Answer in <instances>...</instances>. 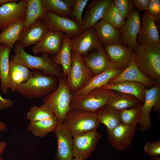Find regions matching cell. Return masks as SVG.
Wrapping results in <instances>:
<instances>
[{
  "instance_id": "ba28073f",
  "label": "cell",
  "mask_w": 160,
  "mask_h": 160,
  "mask_svg": "<svg viewBox=\"0 0 160 160\" xmlns=\"http://www.w3.org/2000/svg\"><path fill=\"white\" fill-rule=\"evenodd\" d=\"M152 109L154 111H160V83H156L151 87L145 90L144 101L137 122L141 132L145 131L151 125L150 113Z\"/></svg>"
},
{
  "instance_id": "f6af8a7d",
  "label": "cell",
  "mask_w": 160,
  "mask_h": 160,
  "mask_svg": "<svg viewBox=\"0 0 160 160\" xmlns=\"http://www.w3.org/2000/svg\"><path fill=\"white\" fill-rule=\"evenodd\" d=\"M6 128V125L4 122L0 121V132L4 131Z\"/></svg>"
},
{
  "instance_id": "1f68e13d",
  "label": "cell",
  "mask_w": 160,
  "mask_h": 160,
  "mask_svg": "<svg viewBox=\"0 0 160 160\" xmlns=\"http://www.w3.org/2000/svg\"><path fill=\"white\" fill-rule=\"evenodd\" d=\"M118 111L106 104L96 112L100 123L105 125L107 131H111L121 123Z\"/></svg>"
},
{
  "instance_id": "681fc988",
  "label": "cell",
  "mask_w": 160,
  "mask_h": 160,
  "mask_svg": "<svg viewBox=\"0 0 160 160\" xmlns=\"http://www.w3.org/2000/svg\"><path fill=\"white\" fill-rule=\"evenodd\" d=\"M73 160H79V159H75L73 158Z\"/></svg>"
},
{
  "instance_id": "f546056e",
  "label": "cell",
  "mask_w": 160,
  "mask_h": 160,
  "mask_svg": "<svg viewBox=\"0 0 160 160\" xmlns=\"http://www.w3.org/2000/svg\"><path fill=\"white\" fill-rule=\"evenodd\" d=\"M12 49L7 45L0 44V88L4 94L6 93L9 89L8 84L9 57Z\"/></svg>"
},
{
  "instance_id": "484cf974",
  "label": "cell",
  "mask_w": 160,
  "mask_h": 160,
  "mask_svg": "<svg viewBox=\"0 0 160 160\" xmlns=\"http://www.w3.org/2000/svg\"><path fill=\"white\" fill-rule=\"evenodd\" d=\"M123 70L109 68L94 75L82 89L73 95H85L93 89L101 88L108 83L111 79L118 75Z\"/></svg>"
},
{
  "instance_id": "6da1fadb",
  "label": "cell",
  "mask_w": 160,
  "mask_h": 160,
  "mask_svg": "<svg viewBox=\"0 0 160 160\" xmlns=\"http://www.w3.org/2000/svg\"><path fill=\"white\" fill-rule=\"evenodd\" d=\"M133 52L140 71L156 83H160V42L138 44Z\"/></svg>"
},
{
  "instance_id": "7a4b0ae2",
  "label": "cell",
  "mask_w": 160,
  "mask_h": 160,
  "mask_svg": "<svg viewBox=\"0 0 160 160\" xmlns=\"http://www.w3.org/2000/svg\"><path fill=\"white\" fill-rule=\"evenodd\" d=\"M32 71L31 77L17 89L16 91L18 94L25 98L30 99L44 97L56 89L58 85V78L38 70Z\"/></svg>"
},
{
  "instance_id": "8992f818",
  "label": "cell",
  "mask_w": 160,
  "mask_h": 160,
  "mask_svg": "<svg viewBox=\"0 0 160 160\" xmlns=\"http://www.w3.org/2000/svg\"><path fill=\"white\" fill-rule=\"evenodd\" d=\"M113 91L100 88L85 95H73L70 103L71 109L95 112L107 104Z\"/></svg>"
},
{
  "instance_id": "d4e9b609",
  "label": "cell",
  "mask_w": 160,
  "mask_h": 160,
  "mask_svg": "<svg viewBox=\"0 0 160 160\" xmlns=\"http://www.w3.org/2000/svg\"><path fill=\"white\" fill-rule=\"evenodd\" d=\"M33 72L21 64L10 60L8 73L9 89L14 92L21 84L26 81L32 76Z\"/></svg>"
},
{
  "instance_id": "cb8c5ba5",
  "label": "cell",
  "mask_w": 160,
  "mask_h": 160,
  "mask_svg": "<svg viewBox=\"0 0 160 160\" xmlns=\"http://www.w3.org/2000/svg\"><path fill=\"white\" fill-rule=\"evenodd\" d=\"M101 88L132 95L136 97L142 104L144 101L146 88L140 83L130 81H122L114 84L107 83Z\"/></svg>"
},
{
  "instance_id": "ac0fdd59",
  "label": "cell",
  "mask_w": 160,
  "mask_h": 160,
  "mask_svg": "<svg viewBox=\"0 0 160 160\" xmlns=\"http://www.w3.org/2000/svg\"><path fill=\"white\" fill-rule=\"evenodd\" d=\"M124 81H135L143 84L147 89L153 86L156 83L151 79L143 74L137 66L132 59L128 65L118 75L111 79L108 83L114 84Z\"/></svg>"
},
{
  "instance_id": "60d3db41",
  "label": "cell",
  "mask_w": 160,
  "mask_h": 160,
  "mask_svg": "<svg viewBox=\"0 0 160 160\" xmlns=\"http://www.w3.org/2000/svg\"><path fill=\"white\" fill-rule=\"evenodd\" d=\"M147 11L154 16H160V0H150Z\"/></svg>"
},
{
  "instance_id": "7bdbcfd3",
  "label": "cell",
  "mask_w": 160,
  "mask_h": 160,
  "mask_svg": "<svg viewBox=\"0 0 160 160\" xmlns=\"http://www.w3.org/2000/svg\"><path fill=\"white\" fill-rule=\"evenodd\" d=\"M14 103L11 99L3 98L0 95V111L5 108H9L12 107Z\"/></svg>"
},
{
  "instance_id": "e0dca14e",
  "label": "cell",
  "mask_w": 160,
  "mask_h": 160,
  "mask_svg": "<svg viewBox=\"0 0 160 160\" xmlns=\"http://www.w3.org/2000/svg\"><path fill=\"white\" fill-rule=\"evenodd\" d=\"M103 46L106 55L114 69L123 70L128 65L133 57V52L127 47L121 44Z\"/></svg>"
},
{
  "instance_id": "7402d4cb",
  "label": "cell",
  "mask_w": 160,
  "mask_h": 160,
  "mask_svg": "<svg viewBox=\"0 0 160 160\" xmlns=\"http://www.w3.org/2000/svg\"><path fill=\"white\" fill-rule=\"evenodd\" d=\"M42 18H40L33 23L22 33L17 42L24 48L41 41L48 31Z\"/></svg>"
},
{
  "instance_id": "83f0119b",
  "label": "cell",
  "mask_w": 160,
  "mask_h": 160,
  "mask_svg": "<svg viewBox=\"0 0 160 160\" xmlns=\"http://www.w3.org/2000/svg\"><path fill=\"white\" fill-rule=\"evenodd\" d=\"M113 91L106 104L118 111L137 107L143 104L134 96Z\"/></svg>"
},
{
  "instance_id": "c3c4849f",
  "label": "cell",
  "mask_w": 160,
  "mask_h": 160,
  "mask_svg": "<svg viewBox=\"0 0 160 160\" xmlns=\"http://www.w3.org/2000/svg\"><path fill=\"white\" fill-rule=\"evenodd\" d=\"M0 160H4V159L2 157L0 156Z\"/></svg>"
},
{
  "instance_id": "8fae6325",
  "label": "cell",
  "mask_w": 160,
  "mask_h": 160,
  "mask_svg": "<svg viewBox=\"0 0 160 160\" xmlns=\"http://www.w3.org/2000/svg\"><path fill=\"white\" fill-rule=\"evenodd\" d=\"M101 135L97 130L73 137V154L74 158L86 160L95 150Z\"/></svg>"
},
{
  "instance_id": "9a60e30c",
  "label": "cell",
  "mask_w": 160,
  "mask_h": 160,
  "mask_svg": "<svg viewBox=\"0 0 160 160\" xmlns=\"http://www.w3.org/2000/svg\"><path fill=\"white\" fill-rule=\"evenodd\" d=\"M72 53L83 56L88 54L102 44L93 27L88 28L80 35L71 39Z\"/></svg>"
},
{
  "instance_id": "4dcf8cb0",
  "label": "cell",
  "mask_w": 160,
  "mask_h": 160,
  "mask_svg": "<svg viewBox=\"0 0 160 160\" xmlns=\"http://www.w3.org/2000/svg\"><path fill=\"white\" fill-rule=\"evenodd\" d=\"M58 122L55 116L51 118L31 122L27 130L37 137H44L54 131Z\"/></svg>"
},
{
  "instance_id": "30bf717a",
  "label": "cell",
  "mask_w": 160,
  "mask_h": 160,
  "mask_svg": "<svg viewBox=\"0 0 160 160\" xmlns=\"http://www.w3.org/2000/svg\"><path fill=\"white\" fill-rule=\"evenodd\" d=\"M141 18L139 11L134 8L119 29L121 44L134 52L138 45L137 38L139 33Z\"/></svg>"
},
{
  "instance_id": "3957f363",
  "label": "cell",
  "mask_w": 160,
  "mask_h": 160,
  "mask_svg": "<svg viewBox=\"0 0 160 160\" xmlns=\"http://www.w3.org/2000/svg\"><path fill=\"white\" fill-rule=\"evenodd\" d=\"M14 52L10 60L13 62L23 65L29 69L41 70L58 78L63 77L62 68L54 62L48 53H43L39 56L31 55L17 42L15 45Z\"/></svg>"
},
{
  "instance_id": "b9f144b4",
  "label": "cell",
  "mask_w": 160,
  "mask_h": 160,
  "mask_svg": "<svg viewBox=\"0 0 160 160\" xmlns=\"http://www.w3.org/2000/svg\"><path fill=\"white\" fill-rule=\"evenodd\" d=\"M132 1L134 7L138 10L143 11H147L150 0H132Z\"/></svg>"
},
{
  "instance_id": "7dc6e473",
  "label": "cell",
  "mask_w": 160,
  "mask_h": 160,
  "mask_svg": "<svg viewBox=\"0 0 160 160\" xmlns=\"http://www.w3.org/2000/svg\"><path fill=\"white\" fill-rule=\"evenodd\" d=\"M151 160H160V158L159 156H151Z\"/></svg>"
},
{
  "instance_id": "277c9868",
  "label": "cell",
  "mask_w": 160,
  "mask_h": 160,
  "mask_svg": "<svg viewBox=\"0 0 160 160\" xmlns=\"http://www.w3.org/2000/svg\"><path fill=\"white\" fill-rule=\"evenodd\" d=\"M58 79L57 88L44 97L42 102L52 111L58 121L63 122L66 114L71 109L70 103L73 95L68 87L65 79Z\"/></svg>"
},
{
  "instance_id": "f1b7e54d",
  "label": "cell",
  "mask_w": 160,
  "mask_h": 160,
  "mask_svg": "<svg viewBox=\"0 0 160 160\" xmlns=\"http://www.w3.org/2000/svg\"><path fill=\"white\" fill-rule=\"evenodd\" d=\"M25 20L14 23L0 33V44L7 45L12 49L23 32Z\"/></svg>"
},
{
  "instance_id": "7c38bea8",
  "label": "cell",
  "mask_w": 160,
  "mask_h": 160,
  "mask_svg": "<svg viewBox=\"0 0 160 160\" xmlns=\"http://www.w3.org/2000/svg\"><path fill=\"white\" fill-rule=\"evenodd\" d=\"M6 3L0 7V30H4L15 22L25 20L26 15V0Z\"/></svg>"
},
{
  "instance_id": "4fadbf2b",
  "label": "cell",
  "mask_w": 160,
  "mask_h": 160,
  "mask_svg": "<svg viewBox=\"0 0 160 160\" xmlns=\"http://www.w3.org/2000/svg\"><path fill=\"white\" fill-rule=\"evenodd\" d=\"M57 141V150L54 160H73V137L63 122L58 121L54 131Z\"/></svg>"
},
{
  "instance_id": "f35d334b",
  "label": "cell",
  "mask_w": 160,
  "mask_h": 160,
  "mask_svg": "<svg viewBox=\"0 0 160 160\" xmlns=\"http://www.w3.org/2000/svg\"><path fill=\"white\" fill-rule=\"evenodd\" d=\"M113 3L117 10L126 19L135 8L132 0H114Z\"/></svg>"
},
{
  "instance_id": "e575fe53",
  "label": "cell",
  "mask_w": 160,
  "mask_h": 160,
  "mask_svg": "<svg viewBox=\"0 0 160 160\" xmlns=\"http://www.w3.org/2000/svg\"><path fill=\"white\" fill-rule=\"evenodd\" d=\"M101 19L119 29L126 20L115 7L113 0L105 9Z\"/></svg>"
},
{
  "instance_id": "74e56055",
  "label": "cell",
  "mask_w": 160,
  "mask_h": 160,
  "mask_svg": "<svg viewBox=\"0 0 160 160\" xmlns=\"http://www.w3.org/2000/svg\"><path fill=\"white\" fill-rule=\"evenodd\" d=\"M89 1V0H72L71 17L81 26L82 25V14Z\"/></svg>"
},
{
  "instance_id": "d6a6232c",
  "label": "cell",
  "mask_w": 160,
  "mask_h": 160,
  "mask_svg": "<svg viewBox=\"0 0 160 160\" xmlns=\"http://www.w3.org/2000/svg\"><path fill=\"white\" fill-rule=\"evenodd\" d=\"M26 9L25 24L23 32L37 20L42 18L46 12L41 0H26Z\"/></svg>"
},
{
  "instance_id": "ab89813d",
  "label": "cell",
  "mask_w": 160,
  "mask_h": 160,
  "mask_svg": "<svg viewBox=\"0 0 160 160\" xmlns=\"http://www.w3.org/2000/svg\"><path fill=\"white\" fill-rule=\"evenodd\" d=\"M144 152L151 156H158L160 155V141L148 142L145 145Z\"/></svg>"
},
{
  "instance_id": "d590c367",
  "label": "cell",
  "mask_w": 160,
  "mask_h": 160,
  "mask_svg": "<svg viewBox=\"0 0 160 160\" xmlns=\"http://www.w3.org/2000/svg\"><path fill=\"white\" fill-rule=\"evenodd\" d=\"M55 116L50 109L43 104L39 106L34 105L32 107L26 114V119L30 122L51 118Z\"/></svg>"
},
{
  "instance_id": "44dd1931",
  "label": "cell",
  "mask_w": 160,
  "mask_h": 160,
  "mask_svg": "<svg viewBox=\"0 0 160 160\" xmlns=\"http://www.w3.org/2000/svg\"><path fill=\"white\" fill-rule=\"evenodd\" d=\"M112 0H93L88 5L82 18L83 31L93 27L101 19L103 14Z\"/></svg>"
},
{
  "instance_id": "5b68a950",
  "label": "cell",
  "mask_w": 160,
  "mask_h": 160,
  "mask_svg": "<svg viewBox=\"0 0 160 160\" xmlns=\"http://www.w3.org/2000/svg\"><path fill=\"white\" fill-rule=\"evenodd\" d=\"M63 122L73 137L97 130L100 123L95 112L75 109H71L67 113Z\"/></svg>"
},
{
  "instance_id": "603a6c76",
  "label": "cell",
  "mask_w": 160,
  "mask_h": 160,
  "mask_svg": "<svg viewBox=\"0 0 160 160\" xmlns=\"http://www.w3.org/2000/svg\"><path fill=\"white\" fill-rule=\"evenodd\" d=\"M93 27L99 40L103 44H121L119 29L102 19L95 23Z\"/></svg>"
},
{
  "instance_id": "ee69618b",
  "label": "cell",
  "mask_w": 160,
  "mask_h": 160,
  "mask_svg": "<svg viewBox=\"0 0 160 160\" xmlns=\"http://www.w3.org/2000/svg\"><path fill=\"white\" fill-rule=\"evenodd\" d=\"M6 142L4 141H2L0 142V156L4 153L7 147Z\"/></svg>"
},
{
  "instance_id": "8d00e7d4",
  "label": "cell",
  "mask_w": 160,
  "mask_h": 160,
  "mask_svg": "<svg viewBox=\"0 0 160 160\" xmlns=\"http://www.w3.org/2000/svg\"><path fill=\"white\" fill-rule=\"evenodd\" d=\"M142 106V104L119 111L118 116L121 123L129 125L138 121L141 114Z\"/></svg>"
},
{
  "instance_id": "bcb514c9",
  "label": "cell",
  "mask_w": 160,
  "mask_h": 160,
  "mask_svg": "<svg viewBox=\"0 0 160 160\" xmlns=\"http://www.w3.org/2000/svg\"><path fill=\"white\" fill-rule=\"evenodd\" d=\"M16 0H0V7L8 2L15 1Z\"/></svg>"
},
{
  "instance_id": "9c48e42d",
  "label": "cell",
  "mask_w": 160,
  "mask_h": 160,
  "mask_svg": "<svg viewBox=\"0 0 160 160\" xmlns=\"http://www.w3.org/2000/svg\"><path fill=\"white\" fill-rule=\"evenodd\" d=\"M42 19L49 31H61L71 39L83 32L81 26L73 20L46 12Z\"/></svg>"
},
{
  "instance_id": "4316f807",
  "label": "cell",
  "mask_w": 160,
  "mask_h": 160,
  "mask_svg": "<svg viewBox=\"0 0 160 160\" xmlns=\"http://www.w3.org/2000/svg\"><path fill=\"white\" fill-rule=\"evenodd\" d=\"M71 38L65 34L62 47L57 54L52 57L51 59L57 65L62 66L63 77L65 79L72 64Z\"/></svg>"
},
{
  "instance_id": "52a82bcc",
  "label": "cell",
  "mask_w": 160,
  "mask_h": 160,
  "mask_svg": "<svg viewBox=\"0 0 160 160\" xmlns=\"http://www.w3.org/2000/svg\"><path fill=\"white\" fill-rule=\"evenodd\" d=\"M72 64L65 78L68 87L74 95L82 89L94 75L84 61L83 55L72 53Z\"/></svg>"
},
{
  "instance_id": "5bb4252c",
  "label": "cell",
  "mask_w": 160,
  "mask_h": 160,
  "mask_svg": "<svg viewBox=\"0 0 160 160\" xmlns=\"http://www.w3.org/2000/svg\"><path fill=\"white\" fill-rule=\"evenodd\" d=\"M138 121L129 125L120 123L111 131H107L108 140L111 145L119 151H123L131 144L136 131Z\"/></svg>"
},
{
  "instance_id": "2e32d148",
  "label": "cell",
  "mask_w": 160,
  "mask_h": 160,
  "mask_svg": "<svg viewBox=\"0 0 160 160\" xmlns=\"http://www.w3.org/2000/svg\"><path fill=\"white\" fill-rule=\"evenodd\" d=\"M140 31L137 38L138 44L160 42V38L156 21L160 16L156 17L147 11L141 14Z\"/></svg>"
},
{
  "instance_id": "ffe728a7",
  "label": "cell",
  "mask_w": 160,
  "mask_h": 160,
  "mask_svg": "<svg viewBox=\"0 0 160 160\" xmlns=\"http://www.w3.org/2000/svg\"><path fill=\"white\" fill-rule=\"evenodd\" d=\"M83 59L84 63L94 75L107 69L114 68L106 55L102 44L92 52L83 56Z\"/></svg>"
},
{
  "instance_id": "836d02e7",
  "label": "cell",
  "mask_w": 160,
  "mask_h": 160,
  "mask_svg": "<svg viewBox=\"0 0 160 160\" xmlns=\"http://www.w3.org/2000/svg\"><path fill=\"white\" fill-rule=\"evenodd\" d=\"M42 5L46 12L58 16L70 18L71 8L65 0H41Z\"/></svg>"
},
{
  "instance_id": "d6986e66",
  "label": "cell",
  "mask_w": 160,
  "mask_h": 160,
  "mask_svg": "<svg viewBox=\"0 0 160 160\" xmlns=\"http://www.w3.org/2000/svg\"><path fill=\"white\" fill-rule=\"evenodd\" d=\"M65 34L60 31H48L44 37L33 47L34 54L45 53L55 55L60 51Z\"/></svg>"
}]
</instances>
